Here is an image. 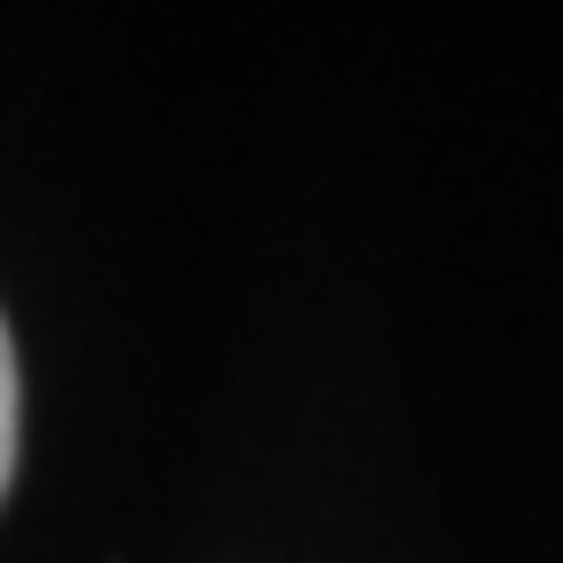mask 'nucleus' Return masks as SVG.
<instances>
[{"mask_svg": "<svg viewBox=\"0 0 563 563\" xmlns=\"http://www.w3.org/2000/svg\"><path fill=\"white\" fill-rule=\"evenodd\" d=\"M9 470H16V344L0 321V493H9Z\"/></svg>", "mask_w": 563, "mask_h": 563, "instance_id": "f257e3e1", "label": "nucleus"}]
</instances>
